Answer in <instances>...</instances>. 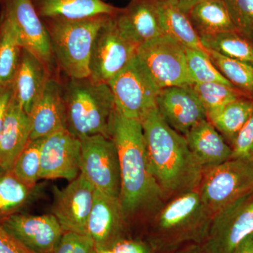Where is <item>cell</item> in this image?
<instances>
[{"label": "cell", "instance_id": "1", "mask_svg": "<svg viewBox=\"0 0 253 253\" xmlns=\"http://www.w3.org/2000/svg\"><path fill=\"white\" fill-rule=\"evenodd\" d=\"M109 133L119 156L125 217L158 207L165 195L151 171L141 121L126 117L115 107Z\"/></svg>", "mask_w": 253, "mask_h": 253}, {"label": "cell", "instance_id": "2", "mask_svg": "<svg viewBox=\"0 0 253 253\" xmlns=\"http://www.w3.org/2000/svg\"><path fill=\"white\" fill-rule=\"evenodd\" d=\"M151 171L165 194L197 189L204 168L190 151L185 137L168 126L157 107L141 118Z\"/></svg>", "mask_w": 253, "mask_h": 253}, {"label": "cell", "instance_id": "3", "mask_svg": "<svg viewBox=\"0 0 253 253\" xmlns=\"http://www.w3.org/2000/svg\"><path fill=\"white\" fill-rule=\"evenodd\" d=\"M212 216L199 190L186 191L164 206L150 226L145 242L155 253H168L185 245L201 244Z\"/></svg>", "mask_w": 253, "mask_h": 253}, {"label": "cell", "instance_id": "4", "mask_svg": "<svg viewBox=\"0 0 253 253\" xmlns=\"http://www.w3.org/2000/svg\"><path fill=\"white\" fill-rule=\"evenodd\" d=\"M110 16L112 15L101 14L79 19L42 18L60 72L68 78L89 77L93 42Z\"/></svg>", "mask_w": 253, "mask_h": 253}, {"label": "cell", "instance_id": "5", "mask_svg": "<svg viewBox=\"0 0 253 253\" xmlns=\"http://www.w3.org/2000/svg\"><path fill=\"white\" fill-rule=\"evenodd\" d=\"M66 129L78 139L101 134L109 137L114 97L108 84L84 78H68L64 84Z\"/></svg>", "mask_w": 253, "mask_h": 253}, {"label": "cell", "instance_id": "6", "mask_svg": "<svg viewBox=\"0 0 253 253\" xmlns=\"http://www.w3.org/2000/svg\"><path fill=\"white\" fill-rule=\"evenodd\" d=\"M199 192L212 216L253 191V162L229 159L204 169Z\"/></svg>", "mask_w": 253, "mask_h": 253}, {"label": "cell", "instance_id": "7", "mask_svg": "<svg viewBox=\"0 0 253 253\" xmlns=\"http://www.w3.org/2000/svg\"><path fill=\"white\" fill-rule=\"evenodd\" d=\"M116 109L126 118L141 121L156 107L161 89L136 56L109 82Z\"/></svg>", "mask_w": 253, "mask_h": 253}, {"label": "cell", "instance_id": "8", "mask_svg": "<svg viewBox=\"0 0 253 253\" xmlns=\"http://www.w3.org/2000/svg\"><path fill=\"white\" fill-rule=\"evenodd\" d=\"M253 232V191L213 214L199 245L203 253H231Z\"/></svg>", "mask_w": 253, "mask_h": 253}, {"label": "cell", "instance_id": "9", "mask_svg": "<svg viewBox=\"0 0 253 253\" xmlns=\"http://www.w3.org/2000/svg\"><path fill=\"white\" fill-rule=\"evenodd\" d=\"M136 56L160 89L191 84L188 77L185 46L163 35L141 44Z\"/></svg>", "mask_w": 253, "mask_h": 253}, {"label": "cell", "instance_id": "10", "mask_svg": "<svg viewBox=\"0 0 253 253\" xmlns=\"http://www.w3.org/2000/svg\"><path fill=\"white\" fill-rule=\"evenodd\" d=\"M80 139L81 174L98 191L120 199L121 167L116 145L110 138L101 134Z\"/></svg>", "mask_w": 253, "mask_h": 253}, {"label": "cell", "instance_id": "11", "mask_svg": "<svg viewBox=\"0 0 253 253\" xmlns=\"http://www.w3.org/2000/svg\"><path fill=\"white\" fill-rule=\"evenodd\" d=\"M114 16L100 28L91 46L89 78L99 84H109L135 56L138 48L118 28Z\"/></svg>", "mask_w": 253, "mask_h": 253}, {"label": "cell", "instance_id": "12", "mask_svg": "<svg viewBox=\"0 0 253 253\" xmlns=\"http://www.w3.org/2000/svg\"><path fill=\"white\" fill-rule=\"evenodd\" d=\"M1 4L14 25L21 47L44 63L53 76H58L47 30L31 0H2Z\"/></svg>", "mask_w": 253, "mask_h": 253}, {"label": "cell", "instance_id": "13", "mask_svg": "<svg viewBox=\"0 0 253 253\" xmlns=\"http://www.w3.org/2000/svg\"><path fill=\"white\" fill-rule=\"evenodd\" d=\"M96 189L84 175L70 181L63 189L54 186L51 212L64 231L87 234V222Z\"/></svg>", "mask_w": 253, "mask_h": 253}, {"label": "cell", "instance_id": "14", "mask_svg": "<svg viewBox=\"0 0 253 253\" xmlns=\"http://www.w3.org/2000/svg\"><path fill=\"white\" fill-rule=\"evenodd\" d=\"M5 230L34 253H54L62 236V226L54 214H11L0 219Z\"/></svg>", "mask_w": 253, "mask_h": 253}, {"label": "cell", "instance_id": "15", "mask_svg": "<svg viewBox=\"0 0 253 253\" xmlns=\"http://www.w3.org/2000/svg\"><path fill=\"white\" fill-rule=\"evenodd\" d=\"M81 141L67 129L44 138L41 154L40 179H76L80 173Z\"/></svg>", "mask_w": 253, "mask_h": 253}, {"label": "cell", "instance_id": "16", "mask_svg": "<svg viewBox=\"0 0 253 253\" xmlns=\"http://www.w3.org/2000/svg\"><path fill=\"white\" fill-rule=\"evenodd\" d=\"M156 107L168 126L184 136L197 123L207 119L206 110L189 85L161 89Z\"/></svg>", "mask_w": 253, "mask_h": 253}, {"label": "cell", "instance_id": "17", "mask_svg": "<svg viewBox=\"0 0 253 253\" xmlns=\"http://www.w3.org/2000/svg\"><path fill=\"white\" fill-rule=\"evenodd\" d=\"M125 219L120 199L96 189L87 222V234L95 249H110L125 239Z\"/></svg>", "mask_w": 253, "mask_h": 253}, {"label": "cell", "instance_id": "18", "mask_svg": "<svg viewBox=\"0 0 253 253\" xmlns=\"http://www.w3.org/2000/svg\"><path fill=\"white\" fill-rule=\"evenodd\" d=\"M29 118L31 140L45 138L56 131L66 129L64 84L59 77L50 78Z\"/></svg>", "mask_w": 253, "mask_h": 253}, {"label": "cell", "instance_id": "19", "mask_svg": "<svg viewBox=\"0 0 253 253\" xmlns=\"http://www.w3.org/2000/svg\"><path fill=\"white\" fill-rule=\"evenodd\" d=\"M114 17L124 36L137 47L164 35L156 0H131Z\"/></svg>", "mask_w": 253, "mask_h": 253}, {"label": "cell", "instance_id": "20", "mask_svg": "<svg viewBox=\"0 0 253 253\" xmlns=\"http://www.w3.org/2000/svg\"><path fill=\"white\" fill-rule=\"evenodd\" d=\"M52 76L44 63L27 50L22 49L12 82L13 97L28 116Z\"/></svg>", "mask_w": 253, "mask_h": 253}, {"label": "cell", "instance_id": "21", "mask_svg": "<svg viewBox=\"0 0 253 253\" xmlns=\"http://www.w3.org/2000/svg\"><path fill=\"white\" fill-rule=\"evenodd\" d=\"M29 116L13 97L0 134V168L11 171L31 137Z\"/></svg>", "mask_w": 253, "mask_h": 253}, {"label": "cell", "instance_id": "22", "mask_svg": "<svg viewBox=\"0 0 253 253\" xmlns=\"http://www.w3.org/2000/svg\"><path fill=\"white\" fill-rule=\"evenodd\" d=\"M184 137L190 151L204 169L231 158V146L208 119L193 126Z\"/></svg>", "mask_w": 253, "mask_h": 253}, {"label": "cell", "instance_id": "23", "mask_svg": "<svg viewBox=\"0 0 253 253\" xmlns=\"http://www.w3.org/2000/svg\"><path fill=\"white\" fill-rule=\"evenodd\" d=\"M41 18L79 19L97 16L115 15L121 10L103 0H31Z\"/></svg>", "mask_w": 253, "mask_h": 253}, {"label": "cell", "instance_id": "24", "mask_svg": "<svg viewBox=\"0 0 253 253\" xmlns=\"http://www.w3.org/2000/svg\"><path fill=\"white\" fill-rule=\"evenodd\" d=\"M163 33L179 42L186 47L208 52L200 37L190 22L188 15L181 9L179 0H156Z\"/></svg>", "mask_w": 253, "mask_h": 253}, {"label": "cell", "instance_id": "25", "mask_svg": "<svg viewBox=\"0 0 253 253\" xmlns=\"http://www.w3.org/2000/svg\"><path fill=\"white\" fill-rule=\"evenodd\" d=\"M187 15L199 37L236 31L224 0H205Z\"/></svg>", "mask_w": 253, "mask_h": 253}, {"label": "cell", "instance_id": "26", "mask_svg": "<svg viewBox=\"0 0 253 253\" xmlns=\"http://www.w3.org/2000/svg\"><path fill=\"white\" fill-rule=\"evenodd\" d=\"M253 113V97L246 96L231 101L207 119L231 146Z\"/></svg>", "mask_w": 253, "mask_h": 253}, {"label": "cell", "instance_id": "27", "mask_svg": "<svg viewBox=\"0 0 253 253\" xmlns=\"http://www.w3.org/2000/svg\"><path fill=\"white\" fill-rule=\"evenodd\" d=\"M23 48L17 33L4 10L0 12V85L12 84Z\"/></svg>", "mask_w": 253, "mask_h": 253}, {"label": "cell", "instance_id": "28", "mask_svg": "<svg viewBox=\"0 0 253 253\" xmlns=\"http://www.w3.org/2000/svg\"><path fill=\"white\" fill-rule=\"evenodd\" d=\"M200 41L207 51L253 64V43L236 31L200 36Z\"/></svg>", "mask_w": 253, "mask_h": 253}, {"label": "cell", "instance_id": "29", "mask_svg": "<svg viewBox=\"0 0 253 253\" xmlns=\"http://www.w3.org/2000/svg\"><path fill=\"white\" fill-rule=\"evenodd\" d=\"M35 186L19 180L11 171L0 173V219L16 214L27 205L34 194Z\"/></svg>", "mask_w": 253, "mask_h": 253}, {"label": "cell", "instance_id": "30", "mask_svg": "<svg viewBox=\"0 0 253 253\" xmlns=\"http://www.w3.org/2000/svg\"><path fill=\"white\" fill-rule=\"evenodd\" d=\"M210 59L222 76L239 90L253 97V64L208 50Z\"/></svg>", "mask_w": 253, "mask_h": 253}, {"label": "cell", "instance_id": "31", "mask_svg": "<svg viewBox=\"0 0 253 253\" xmlns=\"http://www.w3.org/2000/svg\"><path fill=\"white\" fill-rule=\"evenodd\" d=\"M189 86L204 106L207 117L217 113L231 101L249 96L237 88L219 83H192Z\"/></svg>", "mask_w": 253, "mask_h": 253}, {"label": "cell", "instance_id": "32", "mask_svg": "<svg viewBox=\"0 0 253 253\" xmlns=\"http://www.w3.org/2000/svg\"><path fill=\"white\" fill-rule=\"evenodd\" d=\"M185 49L188 77L191 84L216 83L235 87L218 71L208 52L186 46Z\"/></svg>", "mask_w": 253, "mask_h": 253}, {"label": "cell", "instance_id": "33", "mask_svg": "<svg viewBox=\"0 0 253 253\" xmlns=\"http://www.w3.org/2000/svg\"><path fill=\"white\" fill-rule=\"evenodd\" d=\"M44 139L30 140L16 158L11 170L19 180L28 185L35 186L41 179V154Z\"/></svg>", "mask_w": 253, "mask_h": 253}, {"label": "cell", "instance_id": "34", "mask_svg": "<svg viewBox=\"0 0 253 253\" xmlns=\"http://www.w3.org/2000/svg\"><path fill=\"white\" fill-rule=\"evenodd\" d=\"M236 31L253 43V0H224Z\"/></svg>", "mask_w": 253, "mask_h": 253}, {"label": "cell", "instance_id": "35", "mask_svg": "<svg viewBox=\"0 0 253 253\" xmlns=\"http://www.w3.org/2000/svg\"><path fill=\"white\" fill-rule=\"evenodd\" d=\"M95 246L86 234L64 231L54 253H93Z\"/></svg>", "mask_w": 253, "mask_h": 253}, {"label": "cell", "instance_id": "36", "mask_svg": "<svg viewBox=\"0 0 253 253\" xmlns=\"http://www.w3.org/2000/svg\"><path fill=\"white\" fill-rule=\"evenodd\" d=\"M231 159L253 162V113L231 145Z\"/></svg>", "mask_w": 253, "mask_h": 253}, {"label": "cell", "instance_id": "37", "mask_svg": "<svg viewBox=\"0 0 253 253\" xmlns=\"http://www.w3.org/2000/svg\"><path fill=\"white\" fill-rule=\"evenodd\" d=\"M115 253H155L147 243L138 239H123L110 248Z\"/></svg>", "mask_w": 253, "mask_h": 253}, {"label": "cell", "instance_id": "38", "mask_svg": "<svg viewBox=\"0 0 253 253\" xmlns=\"http://www.w3.org/2000/svg\"><path fill=\"white\" fill-rule=\"evenodd\" d=\"M0 253H34L10 235L0 224Z\"/></svg>", "mask_w": 253, "mask_h": 253}, {"label": "cell", "instance_id": "39", "mask_svg": "<svg viewBox=\"0 0 253 253\" xmlns=\"http://www.w3.org/2000/svg\"><path fill=\"white\" fill-rule=\"evenodd\" d=\"M13 99L12 84L0 85V134L10 103Z\"/></svg>", "mask_w": 253, "mask_h": 253}, {"label": "cell", "instance_id": "40", "mask_svg": "<svg viewBox=\"0 0 253 253\" xmlns=\"http://www.w3.org/2000/svg\"><path fill=\"white\" fill-rule=\"evenodd\" d=\"M231 253H253V232L245 238Z\"/></svg>", "mask_w": 253, "mask_h": 253}, {"label": "cell", "instance_id": "41", "mask_svg": "<svg viewBox=\"0 0 253 253\" xmlns=\"http://www.w3.org/2000/svg\"><path fill=\"white\" fill-rule=\"evenodd\" d=\"M168 253H203L199 244H187Z\"/></svg>", "mask_w": 253, "mask_h": 253}, {"label": "cell", "instance_id": "42", "mask_svg": "<svg viewBox=\"0 0 253 253\" xmlns=\"http://www.w3.org/2000/svg\"><path fill=\"white\" fill-rule=\"evenodd\" d=\"M205 0H179V4L181 9L186 14L194 6Z\"/></svg>", "mask_w": 253, "mask_h": 253}, {"label": "cell", "instance_id": "43", "mask_svg": "<svg viewBox=\"0 0 253 253\" xmlns=\"http://www.w3.org/2000/svg\"><path fill=\"white\" fill-rule=\"evenodd\" d=\"M93 253H115L111 249H104L99 250H94Z\"/></svg>", "mask_w": 253, "mask_h": 253}, {"label": "cell", "instance_id": "44", "mask_svg": "<svg viewBox=\"0 0 253 253\" xmlns=\"http://www.w3.org/2000/svg\"><path fill=\"white\" fill-rule=\"evenodd\" d=\"M3 171H4V170H3V169H1V168H0V173H1V172H3Z\"/></svg>", "mask_w": 253, "mask_h": 253}, {"label": "cell", "instance_id": "45", "mask_svg": "<svg viewBox=\"0 0 253 253\" xmlns=\"http://www.w3.org/2000/svg\"><path fill=\"white\" fill-rule=\"evenodd\" d=\"M1 1H2V0H0V3L1 2Z\"/></svg>", "mask_w": 253, "mask_h": 253}]
</instances>
